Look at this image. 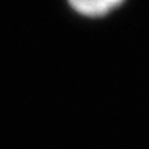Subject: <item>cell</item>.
I'll use <instances>...</instances> for the list:
<instances>
[{
    "mask_svg": "<svg viewBox=\"0 0 149 149\" xmlns=\"http://www.w3.org/2000/svg\"><path fill=\"white\" fill-rule=\"evenodd\" d=\"M70 7L86 17H101L116 8L123 0H68Z\"/></svg>",
    "mask_w": 149,
    "mask_h": 149,
    "instance_id": "cell-1",
    "label": "cell"
}]
</instances>
